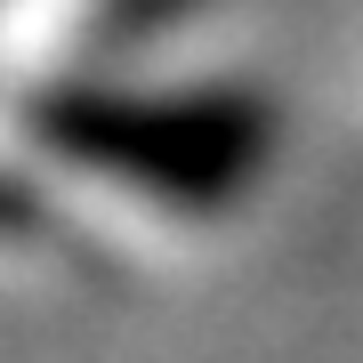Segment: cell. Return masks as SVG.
I'll use <instances>...</instances> for the list:
<instances>
[{"mask_svg": "<svg viewBox=\"0 0 363 363\" xmlns=\"http://www.w3.org/2000/svg\"><path fill=\"white\" fill-rule=\"evenodd\" d=\"M25 138L162 210H226L259 178L274 121L250 89H121L49 81L25 97Z\"/></svg>", "mask_w": 363, "mask_h": 363, "instance_id": "obj_1", "label": "cell"}, {"mask_svg": "<svg viewBox=\"0 0 363 363\" xmlns=\"http://www.w3.org/2000/svg\"><path fill=\"white\" fill-rule=\"evenodd\" d=\"M178 9H194V0H97V16H89V40H105V33H121V40H138V33H162Z\"/></svg>", "mask_w": 363, "mask_h": 363, "instance_id": "obj_2", "label": "cell"}, {"mask_svg": "<svg viewBox=\"0 0 363 363\" xmlns=\"http://www.w3.org/2000/svg\"><path fill=\"white\" fill-rule=\"evenodd\" d=\"M0 226H40V202H33L16 178H0Z\"/></svg>", "mask_w": 363, "mask_h": 363, "instance_id": "obj_3", "label": "cell"}]
</instances>
